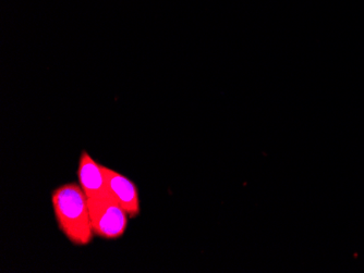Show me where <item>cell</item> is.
I'll return each mask as SVG.
<instances>
[{
	"label": "cell",
	"mask_w": 364,
	"mask_h": 273,
	"mask_svg": "<svg viewBox=\"0 0 364 273\" xmlns=\"http://www.w3.org/2000/svg\"><path fill=\"white\" fill-rule=\"evenodd\" d=\"M102 170L108 193L124 208L130 219L138 217L140 215L141 207L138 187L136 184L122 173L108 167L102 166Z\"/></svg>",
	"instance_id": "cell-3"
},
{
	"label": "cell",
	"mask_w": 364,
	"mask_h": 273,
	"mask_svg": "<svg viewBox=\"0 0 364 273\" xmlns=\"http://www.w3.org/2000/svg\"><path fill=\"white\" fill-rule=\"evenodd\" d=\"M87 201L94 235L104 240L122 238L130 218L107 189L97 196L90 197Z\"/></svg>",
	"instance_id": "cell-2"
},
{
	"label": "cell",
	"mask_w": 364,
	"mask_h": 273,
	"mask_svg": "<svg viewBox=\"0 0 364 273\" xmlns=\"http://www.w3.org/2000/svg\"><path fill=\"white\" fill-rule=\"evenodd\" d=\"M77 179L80 186L85 191L87 199L97 196L106 191L102 165L97 164L85 150H83L80 156Z\"/></svg>",
	"instance_id": "cell-4"
},
{
	"label": "cell",
	"mask_w": 364,
	"mask_h": 273,
	"mask_svg": "<svg viewBox=\"0 0 364 273\" xmlns=\"http://www.w3.org/2000/svg\"><path fill=\"white\" fill-rule=\"evenodd\" d=\"M53 209L59 230L73 245L87 246L94 238L89 201L79 183H67L53 191Z\"/></svg>",
	"instance_id": "cell-1"
}]
</instances>
